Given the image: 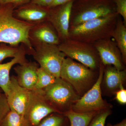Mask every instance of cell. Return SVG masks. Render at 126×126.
<instances>
[{"label":"cell","instance_id":"cell-1","mask_svg":"<svg viewBox=\"0 0 126 126\" xmlns=\"http://www.w3.org/2000/svg\"><path fill=\"white\" fill-rule=\"evenodd\" d=\"M15 6L11 4H0V43L13 46L23 44L32 54L34 49L29 35L34 24L15 18L14 15Z\"/></svg>","mask_w":126,"mask_h":126},{"label":"cell","instance_id":"cell-2","mask_svg":"<svg viewBox=\"0 0 126 126\" xmlns=\"http://www.w3.org/2000/svg\"><path fill=\"white\" fill-rule=\"evenodd\" d=\"M118 14L114 12L69 28V39L93 44L98 41L111 38L117 22Z\"/></svg>","mask_w":126,"mask_h":126},{"label":"cell","instance_id":"cell-3","mask_svg":"<svg viewBox=\"0 0 126 126\" xmlns=\"http://www.w3.org/2000/svg\"><path fill=\"white\" fill-rule=\"evenodd\" d=\"M98 75L94 70L67 57L63 61L60 78L69 83L81 97L93 86Z\"/></svg>","mask_w":126,"mask_h":126},{"label":"cell","instance_id":"cell-4","mask_svg":"<svg viewBox=\"0 0 126 126\" xmlns=\"http://www.w3.org/2000/svg\"><path fill=\"white\" fill-rule=\"evenodd\" d=\"M42 90L50 105L63 115L72 109L73 105L81 98L69 83L60 78Z\"/></svg>","mask_w":126,"mask_h":126},{"label":"cell","instance_id":"cell-5","mask_svg":"<svg viewBox=\"0 0 126 126\" xmlns=\"http://www.w3.org/2000/svg\"><path fill=\"white\" fill-rule=\"evenodd\" d=\"M66 56L75 60L93 70L99 68L100 58L93 44L69 39L58 45Z\"/></svg>","mask_w":126,"mask_h":126},{"label":"cell","instance_id":"cell-6","mask_svg":"<svg viewBox=\"0 0 126 126\" xmlns=\"http://www.w3.org/2000/svg\"><path fill=\"white\" fill-rule=\"evenodd\" d=\"M104 66L100 62L98 77L92 88L81 97L72 108L76 112L88 113L98 112L111 109L112 106L103 99L101 84Z\"/></svg>","mask_w":126,"mask_h":126},{"label":"cell","instance_id":"cell-7","mask_svg":"<svg viewBox=\"0 0 126 126\" xmlns=\"http://www.w3.org/2000/svg\"><path fill=\"white\" fill-rule=\"evenodd\" d=\"M32 54L40 67L56 78H60L61 67L66 55L60 50L58 45L37 44Z\"/></svg>","mask_w":126,"mask_h":126},{"label":"cell","instance_id":"cell-8","mask_svg":"<svg viewBox=\"0 0 126 126\" xmlns=\"http://www.w3.org/2000/svg\"><path fill=\"white\" fill-rule=\"evenodd\" d=\"M53 113L58 112L45 99L42 90H31L25 115L30 126H37L45 118Z\"/></svg>","mask_w":126,"mask_h":126},{"label":"cell","instance_id":"cell-9","mask_svg":"<svg viewBox=\"0 0 126 126\" xmlns=\"http://www.w3.org/2000/svg\"><path fill=\"white\" fill-rule=\"evenodd\" d=\"M104 66L111 65L119 70L125 69L121 54L115 42L110 38L98 41L93 44Z\"/></svg>","mask_w":126,"mask_h":126},{"label":"cell","instance_id":"cell-10","mask_svg":"<svg viewBox=\"0 0 126 126\" xmlns=\"http://www.w3.org/2000/svg\"><path fill=\"white\" fill-rule=\"evenodd\" d=\"M115 12L112 7L104 2H98L84 6L74 14H71L70 27L77 26L91 20L103 17Z\"/></svg>","mask_w":126,"mask_h":126},{"label":"cell","instance_id":"cell-11","mask_svg":"<svg viewBox=\"0 0 126 126\" xmlns=\"http://www.w3.org/2000/svg\"><path fill=\"white\" fill-rule=\"evenodd\" d=\"M30 93L31 90L19 85L16 77H10L9 91L6 96L11 110L25 117Z\"/></svg>","mask_w":126,"mask_h":126},{"label":"cell","instance_id":"cell-12","mask_svg":"<svg viewBox=\"0 0 126 126\" xmlns=\"http://www.w3.org/2000/svg\"><path fill=\"white\" fill-rule=\"evenodd\" d=\"M74 0L61 5L60 8L51 14L48 20L56 31L60 40L63 41L69 39L70 21Z\"/></svg>","mask_w":126,"mask_h":126},{"label":"cell","instance_id":"cell-13","mask_svg":"<svg viewBox=\"0 0 126 126\" xmlns=\"http://www.w3.org/2000/svg\"><path fill=\"white\" fill-rule=\"evenodd\" d=\"M104 67L102 84L108 95L115 94L116 92L124 87L126 81V72L125 69L119 70L111 65Z\"/></svg>","mask_w":126,"mask_h":126},{"label":"cell","instance_id":"cell-14","mask_svg":"<svg viewBox=\"0 0 126 126\" xmlns=\"http://www.w3.org/2000/svg\"><path fill=\"white\" fill-rule=\"evenodd\" d=\"M39 67L36 62L28 61L15 67L14 70L19 85L28 90H33L37 81V72Z\"/></svg>","mask_w":126,"mask_h":126},{"label":"cell","instance_id":"cell-15","mask_svg":"<svg viewBox=\"0 0 126 126\" xmlns=\"http://www.w3.org/2000/svg\"><path fill=\"white\" fill-rule=\"evenodd\" d=\"M30 39H32L37 44L44 43L58 45L60 40L56 32L47 23L34 26L30 33Z\"/></svg>","mask_w":126,"mask_h":126},{"label":"cell","instance_id":"cell-16","mask_svg":"<svg viewBox=\"0 0 126 126\" xmlns=\"http://www.w3.org/2000/svg\"><path fill=\"white\" fill-rule=\"evenodd\" d=\"M26 52L25 51L13 58L10 62L5 63H0V88L6 95L9 91L10 82V71L15 64H22L27 61L26 58Z\"/></svg>","mask_w":126,"mask_h":126},{"label":"cell","instance_id":"cell-17","mask_svg":"<svg viewBox=\"0 0 126 126\" xmlns=\"http://www.w3.org/2000/svg\"><path fill=\"white\" fill-rule=\"evenodd\" d=\"M49 12L45 9L34 6L24 7L17 11L18 17L29 23L43 22L48 19Z\"/></svg>","mask_w":126,"mask_h":126},{"label":"cell","instance_id":"cell-18","mask_svg":"<svg viewBox=\"0 0 126 126\" xmlns=\"http://www.w3.org/2000/svg\"><path fill=\"white\" fill-rule=\"evenodd\" d=\"M115 43L121 54L124 63H126V27L121 19L118 18L117 22L112 34Z\"/></svg>","mask_w":126,"mask_h":126},{"label":"cell","instance_id":"cell-19","mask_svg":"<svg viewBox=\"0 0 126 126\" xmlns=\"http://www.w3.org/2000/svg\"><path fill=\"white\" fill-rule=\"evenodd\" d=\"M99 112L81 113L75 112L71 109L63 115L69 120L70 126H87L93 118Z\"/></svg>","mask_w":126,"mask_h":126},{"label":"cell","instance_id":"cell-20","mask_svg":"<svg viewBox=\"0 0 126 126\" xmlns=\"http://www.w3.org/2000/svg\"><path fill=\"white\" fill-rule=\"evenodd\" d=\"M36 126H70V123L63 114L53 113L45 118Z\"/></svg>","mask_w":126,"mask_h":126},{"label":"cell","instance_id":"cell-21","mask_svg":"<svg viewBox=\"0 0 126 126\" xmlns=\"http://www.w3.org/2000/svg\"><path fill=\"white\" fill-rule=\"evenodd\" d=\"M1 126H30L24 116L10 110L3 120Z\"/></svg>","mask_w":126,"mask_h":126},{"label":"cell","instance_id":"cell-22","mask_svg":"<svg viewBox=\"0 0 126 126\" xmlns=\"http://www.w3.org/2000/svg\"><path fill=\"white\" fill-rule=\"evenodd\" d=\"M37 79L33 89L42 90L53 83L56 78L43 68L39 67L37 72Z\"/></svg>","mask_w":126,"mask_h":126},{"label":"cell","instance_id":"cell-23","mask_svg":"<svg viewBox=\"0 0 126 126\" xmlns=\"http://www.w3.org/2000/svg\"><path fill=\"white\" fill-rule=\"evenodd\" d=\"M25 51L23 48H18L16 46L0 45V63L5 59L15 58Z\"/></svg>","mask_w":126,"mask_h":126},{"label":"cell","instance_id":"cell-24","mask_svg":"<svg viewBox=\"0 0 126 126\" xmlns=\"http://www.w3.org/2000/svg\"><path fill=\"white\" fill-rule=\"evenodd\" d=\"M111 113V109L99 112L93 118L87 126H105L106 119Z\"/></svg>","mask_w":126,"mask_h":126},{"label":"cell","instance_id":"cell-25","mask_svg":"<svg viewBox=\"0 0 126 126\" xmlns=\"http://www.w3.org/2000/svg\"><path fill=\"white\" fill-rule=\"evenodd\" d=\"M10 110L6 95L3 92L0 93V126Z\"/></svg>","mask_w":126,"mask_h":126},{"label":"cell","instance_id":"cell-26","mask_svg":"<svg viewBox=\"0 0 126 126\" xmlns=\"http://www.w3.org/2000/svg\"><path fill=\"white\" fill-rule=\"evenodd\" d=\"M116 5L117 13L122 16L124 25H126V0H113Z\"/></svg>","mask_w":126,"mask_h":126},{"label":"cell","instance_id":"cell-27","mask_svg":"<svg viewBox=\"0 0 126 126\" xmlns=\"http://www.w3.org/2000/svg\"><path fill=\"white\" fill-rule=\"evenodd\" d=\"M115 99L118 103L122 105L126 104V90L124 87L121 88L115 93Z\"/></svg>","mask_w":126,"mask_h":126},{"label":"cell","instance_id":"cell-28","mask_svg":"<svg viewBox=\"0 0 126 126\" xmlns=\"http://www.w3.org/2000/svg\"><path fill=\"white\" fill-rule=\"evenodd\" d=\"M34 5L43 7H51L54 0H31Z\"/></svg>","mask_w":126,"mask_h":126},{"label":"cell","instance_id":"cell-29","mask_svg":"<svg viewBox=\"0 0 126 126\" xmlns=\"http://www.w3.org/2000/svg\"><path fill=\"white\" fill-rule=\"evenodd\" d=\"M30 0H0V4H12L16 6L25 4Z\"/></svg>","mask_w":126,"mask_h":126},{"label":"cell","instance_id":"cell-30","mask_svg":"<svg viewBox=\"0 0 126 126\" xmlns=\"http://www.w3.org/2000/svg\"><path fill=\"white\" fill-rule=\"evenodd\" d=\"M73 0H54L51 7H55L64 4L67 2Z\"/></svg>","mask_w":126,"mask_h":126},{"label":"cell","instance_id":"cell-31","mask_svg":"<svg viewBox=\"0 0 126 126\" xmlns=\"http://www.w3.org/2000/svg\"><path fill=\"white\" fill-rule=\"evenodd\" d=\"M107 126H126V119L125 118L119 123L115 125H112L110 123H108L107 124Z\"/></svg>","mask_w":126,"mask_h":126},{"label":"cell","instance_id":"cell-32","mask_svg":"<svg viewBox=\"0 0 126 126\" xmlns=\"http://www.w3.org/2000/svg\"><path fill=\"white\" fill-rule=\"evenodd\" d=\"M0 92H2V90H1V89L0 88Z\"/></svg>","mask_w":126,"mask_h":126}]
</instances>
